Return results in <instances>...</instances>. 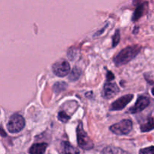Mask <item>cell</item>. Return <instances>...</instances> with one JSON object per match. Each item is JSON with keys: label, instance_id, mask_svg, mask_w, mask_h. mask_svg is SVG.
<instances>
[{"label": "cell", "instance_id": "cell-1", "mask_svg": "<svg viewBox=\"0 0 154 154\" xmlns=\"http://www.w3.org/2000/svg\"><path fill=\"white\" fill-rule=\"evenodd\" d=\"M141 50V45H132L127 47L120 51L114 58V63L117 66H123L133 60L140 53Z\"/></svg>", "mask_w": 154, "mask_h": 154}, {"label": "cell", "instance_id": "cell-2", "mask_svg": "<svg viewBox=\"0 0 154 154\" xmlns=\"http://www.w3.org/2000/svg\"><path fill=\"white\" fill-rule=\"evenodd\" d=\"M77 138H78V146L83 150H89L93 148V141L84 131L82 122H80L77 128Z\"/></svg>", "mask_w": 154, "mask_h": 154}, {"label": "cell", "instance_id": "cell-3", "mask_svg": "<svg viewBox=\"0 0 154 154\" xmlns=\"http://www.w3.org/2000/svg\"><path fill=\"white\" fill-rule=\"evenodd\" d=\"M25 119L21 115L14 114L10 117L7 124V129L11 133L20 132L25 126Z\"/></svg>", "mask_w": 154, "mask_h": 154}, {"label": "cell", "instance_id": "cell-4", "mask_svg": "<svg viewBox=\"0 0 154 154\" xmlns=\"http://www.w3.org/2000/svg\"><path fill=\"white\" fill-rule=\"evenodd\" d=\"M132 129V122L130 120L125 119L110 127V130L113 133L118 135H127Z\"/></svg>", "mask_w": 154, "mask_h": 154}, {"label": "cell", "instance_id": "cell-5", "mask_svg": "<svg viewBox=\"0 0 154 154\" xmlns=\"http://www.w3.org/2000/svg\"><path fill=\"white\" fill-rule=\"evenodd\" d=\"M52 70L54 75L60 78H63L70 72V65L66 60H60L53 65Z\"/></svg>", "mask_w": 154, "mask_h": 154}, {"label": "cell", "instance_id": "cell-6", "mask_svg": "<svg viewBox=\"0 0 154 154\" xmlns=\"http://www.w3.org/2000/svg\"><path fill=\"white\" fill-rule=\"evenodd\" d=\"M149 105H150L149 98L144 96H140L137 99L134 106L129 110V112L130 114H137V113L141 112L143 110L145 109Z\"/></svg>", "mask_w": 154, "mask_h": 154}, {"label": "cell", "instance_id": "cell-7", "mask_svg": "<svg viewBox=\"0 0 154 154\" xmlns=\"http://www.w3.org/2000/svg\"><path fill=\"white\" fill-rule=\"evenodd\" d=\"M133 97L134 96L132 94H128L119 98L115 102L111 104L110 109L111 111H120V110H123L132 100Z\"/></svg>", "mask_w": 154, "mask_h": 154}, {"label": "cell", "instance_id": "cell-8", "mask_svg": "<svg viewBox=\"0 0 154 154\" xmlns=\"http://www.w3.org/2000/svg\"><path fill=\"white\" fill-rule=\"evenodd\" d=\"M119 91H120V89H119L117 84L108 81V82L105 83V85H104L102 96L105 99H110L114 97V96H116L119 93Z\"/></svg>", "mask_w": 154, "mask_h": 154}, {"label": "cell", "instance_id": "cell-9", "mask_svg": "<svg viewBox=\"0 0 154 154\" xmlns=\"http://www.w3.org/2000/svg\"><path fill=\"white\" fill-rule=\"evenodd\" d=\"M48 144L46 143H38L30 147L29 154H44L46 150Z\"/></svg>", "mask_w": 154, "mask_h": 154}, {"label": "cell", "instance_id": "cell-10", "mask_svg": "<svg viewBox=\"0 0 154 154\" xmlns=\"http://www.w3.org/2000/svg\"><path fill=\"white\" fill-rule=\"evenodd\" d=\"M141 131L142 132H147L154 129V119L152 117L147 119L144 123L141 125Z\"/></svg>", "mask_w": 154, "mask_h": 154}, {"label": "cell", "instance_id": "cell-11", "mask_svg": "<svg viewBox=\"0 0 154 154\" xmlns=\"http://www.w3.org/2000/svg\"><path fill=\"white\" fill-rule=\"evenodd\" d=\"M103 154H128L127 152L116 147H107L103 150Z\"/></svg>", "mask_w": 154, "mask_h": 154}, {"label": "cell", "instance_id": "cell-12", "mask_svg": "<svg viewBox=\"0 0 154 154\" xmlns=\"http://www.w3.org/2000/svg\"><path fill=\"white\" fill-rule=\"evenodd\" d=\"M144 9H145V5L144 4L140 5L139 6H138L133 14V16H132V20L136 21L138 20H139L140 18L142 17V15L144 14Z\"/></svg>", "mask_w": 154, "mask_h": 154}, {"label": "cell", "instance_id": "cell-13", "mask_svg": "<svg viewBox=\"0 0 154 154\" xmlns=\"http://www.w3.org/2000/svg\"><path fill=\"white\" fill-rule=\"evenodd\" d=\"M81 75V69L78 67H75L72 71L71 72L70 75H69V79L71 81H76L77 80L79 79L80 76Z\"/></svg>", "mask_w": 154, "mask_h": 154}, {"label": "cell", "instance_id": "cell-14", "mask_svg": "<svg viewBox=\"0 0 154 154\" xmlns=\"http://www.w3.org/2000/svg\"><path fill=\"white\" fill-rule=\"evenodd\" d=\"M68 87V84H66V82H63V81H61V82H57L53 87V89H54V91L56 93H59L60 92L63 91V90H66V88Z\"/></svg>", "mask_w": 154, "mask_h": 154}, {"label": "cell", "instance_id": "cell-15", "mask_svg": "<svg viewBox=\"0 0 154 154\" xmlns=\"http://www.w3.org/2000/svg\"><path fill=\"white\" fill-rule=\"evenodd\" d=\"M57 118H58L60 121L63 122V123H66V122H68L70 120V116L68 115L64 111H61L58 113Z\"/></svg>", "mask_w": 154, "mask_h": 154}, {"label": "cell", "instance_id": "cell-16", "mask_svg": "<svg viewBox=\"0 0 154 154\" xmlns=\"http://www.w3.org/2000/svg\"><path fill=\"white\" fill-rule=\"evenodd\" d=\"M65 150H66V154H79V151L76 148L70 145L69 143L65 144Z\"/></svg>", "mask_w": 154, "mask_h": 154}, {"label": "cell", "instance_id": "cell-17", "mask_svg": "<svg viewBox=\"0 0 154 154\" xmlns=\"http://www.w3.org/2000/svg\"><path fill=\"white\" fill-rule=\"evenodd\" d=\"M120 41V30L117 29L116 32H114V36L112 38V47L114 48V47L117 46V45L119 44Z\"/></svg>", "mask_w": 154, "mask_h": 154}, {"label": "cell", "instance_id": "cell-18", "mask_svg": "<svg viewBox=\"0 0 154 154\" xmlns=\"http://www.w3.org/2000/svg\"><path fill=\"white\" fill-rule=\"evenodd\" d=\"M139 154H154V146L141 149Z\"/></svg>", "mask_w": 154, "mask_h": 154}, {"label": "cell", "instance_id": "cell-19", "mask_svg": "<svg viewBox=\"0 0 154 154\" xmlns=\"http://www.w3.org/2000/svg\"><path fill=\"white\" fill-rule=\"evenodd\" d=\"M114 78H115V77H114V74H113L111 71H108V72H107V79H108V81H112V80L114 79Z\"/></svg>", "mask_w": 154, "mask_h": 154}, {"label": "cell", "instance_id": "cell-20", "mask_svg": "<svg viewBox=\"0 0 154 154\" xmlns=\"http://www.w3.org/2000/svg\"><path fill=\"white\" fill-rule=\"evenodd\" d=\"M138 29H139V28H138V27H135V31H134L133 32L134 33H135H135H137V31H138Z\"/></svg>", "mask_w": 154, "mask_h": 154}, {"label": "cell", "instance_id": "cell-21", "mask_svg": "<svg viewBox=\"0 0 154 154\" xmlns=\"http://www.w3.org/2000/svg\"><path fill=\"white\" fill-rule=\"evenodd\" d=\"M152 94H153V96H154V87H153V89H152Z\"/></svg>", "mask_w": 154, "mask_h": 154}]
</instances>
